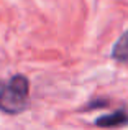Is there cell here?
I'll return each mask as SVG.
<instances>
[{
    "mask_svg": "<svg viewBox=\"0 0 128 130\" xmlns=\"http://www.w3.org/2000/svg\"><path fill=\"white\" fill-rule=\"evenodd\" d=\"M112 58L118 63H128V31H125L112 48Z\"/></svg>",
    "mask_w": 128,
    "mask_h": 130,
    "instance_id": "cell-3",
    "label": "cell"
},
{
    "mask_svg": "<svg viewBox=\"0 0 128 130\" xmlns=\"http://www.w3.org/2000/svg\"><path fill=\"white\" fill-rule=\"evenodd\" d=\"M110 102L107 99H95V101H90L82 110H92V109H102V107H109Z\"/></svg>",
    "mask_w": 128,
    "mask_h": 130,
    "instance_id": "cell-4",
    "label": "cell"
},
{
    "mask_svg": "<svg viewBox=\"0 0 128 130\" xmlns=\"http://www.w3.org/2000/svg\"><path fill=\"white\" fill-rule=\"evenodd\" d=\"M30 81L23 74H15L8 83L0 81V110L16 115L28 109Z\"/></svg>",
    "mask_w": 128,
    "mask_h": 130,
    "instance_id": "cell-1",
    "label": "cell"
},
{
    "mask_svg": "<svg viewBox=\"0 0 128 130\" xmlns=\"http://www.w3.org/2000/svg\"><path fill=\"white\" fill-rule=\"evenodd\" d=\"M95 125L102 128H115V127H125L128 125V110L126 109H118L107 115H100L95 119Z\"/></svg>",
    "mask_w": 128,
    "mask_h": 130,
    "instance_id": "cell-2",
    "label": "cell"
}]
</instances>
